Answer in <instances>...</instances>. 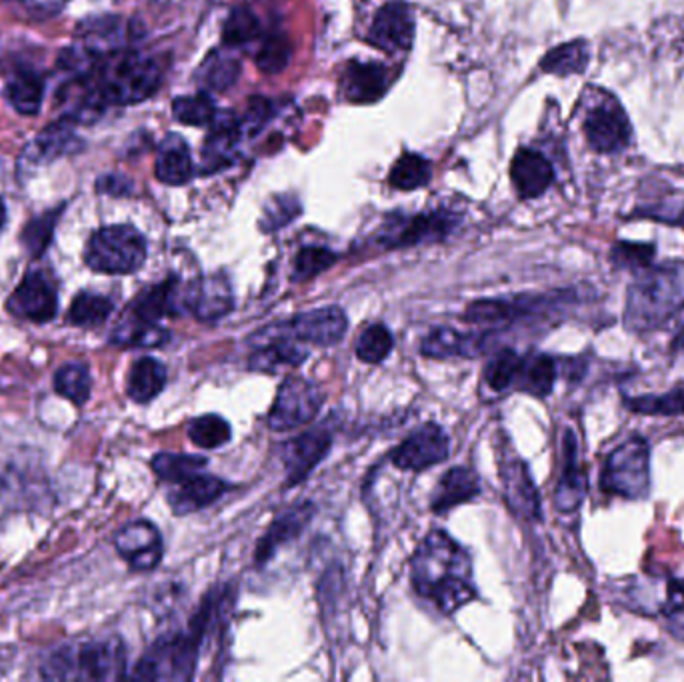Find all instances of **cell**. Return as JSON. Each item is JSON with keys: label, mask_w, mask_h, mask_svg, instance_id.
<instances>
[{"label": "cell", "mask_w": 684, "mask_h": 682, "mask_svg": "<svg viewBox=\"0 0 684 682\" xmlns=\"http://www.w3.org/2000/svg\"><path fill=\"white\" fill-rule=\"evenodd\" d=\"M411 581L414 591L443 615L477 598L470 554L446 531H433L419 544L411 559Z\"/></svg>", "instance_id": "1"}, {"label": "cell", "mask_w": 684, "mask_h": 682, "mask_svg": "<svg viewBox=\"0 0 684 682\" xmlns=\"http://www.w3.org/2000/svg\"><path fill=\"white\" fill-rule=\"evenodd\" d=\"M227 603V596L213 591L203 600V605L196 610L186 630L164 635L152 642L141 661L137 662L132 679H142V681H188L193 679L200 647L210 630V623L213 618L222 613V607Z\"/></svg>", "instance_id": "2"}, {"label": "cell", "mask_w": 684, "mask_h": 682, "mask_svg": "<svg viewBox=\"0 0 684 682\" xmlns=\"http://www.w3.org/2000/svg\"><path fill=\"white\" fill-rule=\"evenodd\" d=\"M684 306V262L647 267L630 282L622 323L630 333H651Z\"/></svg>", "instance_id": "3"}, {"label": "cell", "mask_w": 684, "mask_h": 682, "mask_svg": "<svg viewBox=\"0 0 684 682\" xmlns=\"http://www.w3.org/2000/svg\"><path fill=\"white\" fill-rule=\"evenodd\" d=\"M97 76L107 105H137L161 87V66L132 51L112 53L98 65Z\"/></svg>", "instance_id": "4"}, {"label": "cell", "mask_w": 684, "mask_h": 682, "mask_svg": "<svg viewBox=\"0 0 684 682\" xmlns=\"http://www.w3.org/2000/svg\"><path fill=\"white\" fill-rule=\"evenodd\" d=\"M46 679L117 681L127 676V650L119 639L95 640L61 649L43 667Z\"/></svg>", "instance_id": "5"}, {"label": "cell", "mask_w": 684, "mask_h": 682, "mask_svg": "<svg viewBox=\"0 0 684 682\" xmlns=\"http://www.w3.org/2000/svg\"><path fill=\"white\" fill-rule=\"evenodd\" d=\"M600 488L627 500H642L651 492V444L632 434L612 448L600 473Z\"/></svg>", "instance_id": "6"}, {"label": "cell", "mask_w": 684, "mask_h": 682, "mask_svg": "<svg viewBox=\"0 0 684 682\" xmlns=\"http://www.w3.org/2000/svg\"><path fill=\"white\" fill-rule=\"evenodd\" d=\"M578 299L580 296L575 289L544 294H519L511 299H482L468 304L463 318L470 325H511L524 318L561 313L568 304L578 303Z\"/></svg>", "instance_id": "7"}, {"label": "cell", "mask_w": 684, "mask_h": 682, "mask_svg": "<svg viewBox=\"0 0 684 682\" xmlns=\"http://www.w3.org/2000/svg\"><path fill=\"white\" fill-rule=\"evenodd\" d=\"M85 260L93 271L132 274L146 260V240L129 225L100 228L88 240Z\"/></svg>", "instance_id": "8"}, {"label": "cell", "mask_w": 684, "mask_h": 682, "mask_svg": "<svg viewBox=\"0 0 684 682\" xmlns=\"http://www.w3.org/2000/svg\"><path fill=\"white\" fill-rule=\"evenodd\" d=\"M348 331V318L340 306H323L308 313L294 314L293 318L264 326L257 335V340L272 336H289L298 343H311L316 347H335Z\"/></svg>", "instance_id": "9"}, {"label": "cell", "mask_w": 684, "mask_h": 682, "mask_svg": "<svg viewBox=\"0 0 684 682\" xmlns=\"http://www.w3.org/2000/svg\"><path fill=\"white\" fill-rule=\"evenodd\" d=\"M325 402V394L313 380L303 377H289L279 387L276 399L272 402L267 424L272 431H291L315 421Z\"/></svg>", "instance_id": "10"}, {"label": "cell", "mask_w": 684, "mask_h": 682, "mask_svg": "<svg viewBox=\"0 0 684 682\" xmlns=\"http://www.w3.org/2000/svg\"><path fill=\"white\" fill-rule=\"evenodd\" d=\"M333 446V433L325 424H318L281 444L279 456L286 473V487H296L311 477L316 466L325 461Z\"/></svg>", "instance_id": "11"}, {"label": "cell", "mask_w": 684, "mask_h": 682, "mask_svg": "<svg viewBox=\"0 0 684 682\" xmlns=\"http://www.w3.org/2000/svg\"><path fill=\"white\" fill-rule=\"evenodd\" d=\"M448 453H450V441H448L445 429L441 424L428 423L409 434L392 451L391 461L392 465L401 470L421 473L446 461Z\"/></svg>", "instance_id": "12"}, {"label": "cell", "mask_w": 684, "mask_h": 682, "mask_svg": "<svg viewBox=\"0 0 684 682\" xmlns=\"http://www.w3.org/2000/svg\"><path fill=\"white\" fill-rule=\"evenodd\" d=\"M7 308L12 316L31 321V323H48L58 311V294L55 282L43 271H29L21 284L11 294Z\"/></svg>", "instance_id": "13"}, {"label": "cell", "mask_w": 684, "mask_h": 682, "mask_svg": "<svg viewBox=\"0 0 684 682\" xmlns=\"http://www.w3.org/2000/svg\"><path fill=\"white\" fill-rule=\"evenodd\" d=\"M115 546L132 571L139 573H151L163 561V537L149 520H134L122 527L115 537Z\"/></svg>", "instance_id": "14"}, {"label": "cell", "mask_w": 684, "mask_h": 682, "mask_svg": "<svg viewBox=\"0 0 684 682\" xmlns=\"http://www.w3.org/2000/svg\"><path fill=\"white\" fill-rule=\"evenodd\" d=\"M585 134L593 149L602 154L619 152L629 144L630 122L612 97L602 98L585 120Z\"/></svg>", "instance_id": "15"}, {"label": "cell", "mask_w": 684, "mask_h": 682, "mask_svg": "<svg viewBox=\"0 0 684 682\" xmlns=\"http://www.w3.org/2000/svg\"><path fill=\"white\" fill-rule=\"evenodd\" d=\"M456 218L448 213H428L391 225L380 235V245L387 249L416 247L446 239L455 230Z\"/></svg>", "instance_id": "16"}, {"label": "cell", "mask_w": 684, "mask_h": 682, "mask_svg": "<svg viewBox=\"0 0 684 682\" xmlns=\"http://www.w3.org/2000/svg\"><path fill=\"white\" fill-rule=\"evenodd\" d=\"M315 505L308 500L296 502V505H291L289 509L281 510L257 544L254 564L264 566V564L271 563L279 549H283L284 544H289L296 537H301L306 524L315 517Z\"/></svg>", "instance_id": "17"}, {"label": "cell", "mask_w": 684, "mask_h": 682, "mask_svg": "<svg viewBox=\"0 0 684 682\" xmlns=\"http://www.w3.org/2000/svg\"><path fill=\"white\" fill-rule=\"evenodd\" d=\"M232 308L235 294L225 277L215 274L186 284V313L195 314L200 323H217Z\"/></svg>", "instance_id": "18"}, {"label": "cell", "mask_w": 684, "mask_h": 682, "mask_svg": "<svg viewBox=\"0 0 684 682\" xmlns=\"http://www.w3.org/2000/svg\"><path fill=\"white\" fill-rule=\"evenodd\" d=\"M414 19L404 2L384 4L370 26V43L384 53H402L413 46Z\"/></svg>", "instance_id": "19"}, {"label": "cell", "mask_w": 684, "mask_h": 682, "mask_svg": "<svg viewBox=\"0 0 684 682\" xmlns=\"http://www.w3.org/2000/svg\"><path fill=\"white\" fill-rule=\"evenodd\" d=\"M490 350V333H458L450 326L433 328L421 340V355L436 360L477 358Z\"/></svg>", "instance_id": "20"}, {"label": "cell", "mask_w": 684, "mask_h": 682, "mask_svg": "<svg viewBox=\"0 0 684 682\" xmlns=\"http://www.w3.org/2000/svg\"><path fill=\"white\" fill-rule=\"evenodd\" d=\"M500 480H502V492L504 500L509 505V509L524 520L543 519V509H541V497L539 490L531 477V470L526 463H522L521 458H512L500 470Z\"/></svg>", "instance_id": "21"}, {"label": "cell", "mask_w": 684, "mask_h": 682, "mask_svg": "<svg viewBox=\"0 0 684 682\" xmlns=\"http://www.w3.org/2000/svg\"><path fill=\"white\" fill-rule=\"evenodd\" d=\"M127 311L151 323H159L164 316H178L186 313V286L176 277H169L144 289Z\"/></svg>", "instance_id": "22"}, {"label": "cell", "mask_w": 684, "mask_h": 682, "mask_svg": "<svg viewBox=\"0 0 684 682\" xmlns=\"http://www.w3.org/2000/svg\"><path fill=\"white\" fill-rule=\"evenodd\" d=\"M588 480L578 463L576 434L566 429L563 433V468L554 492V507L561 512H575L587 498Z\"/></svg>", "instance_id": "23"}, {"label": "cell", "mask_w": 684, "mask_h": 682, "mask_svg": "<svg viewBox=\"0 0 684 682\" xmlns=\"http://www.w3.org/2000/svg\"><path fill=\"white\" fill-rule=\"evenodd\" d=\"M171 487L173 488L169 490L166 500L176 517H186L196 510L207 509L222 495H227L230 488L222 478L210 477L207 473L186 478L183 483H176Z\"/></svg>", "instance_id": "24"}, {"label": "cell", "mask_w": 684, "mask_h": 682, "mask_svg": "<svg viewBox=\"0 0 684 682\" xmlns=\"http://www.w3.org/2000/svg\"><path fill=\"white\" fill-rule=\"evenodd\" d=\"M553 166L541 152L522 149L511 164L512 185L522 198H536L553 183Z\"/></svg>", "instance_id": "25"}, {"label": "cell", "mask_w": 684, "mask_h": 682, "mask_svg": "<svg viewBox=\"0 0 684 682\" xmlns=\"http://www.w3.org/2000/svg\"><path fill=\"white\" fill-rule=\"evenodd\" d=\"M249 358V369L257 372H276L281 367H301L308 358V348L289 336H272L257 340Z\"/></svg>", "instance_id": "26"}, {"label": "cell", "mask_w": 684, "mask_h": 682, "mask_svg": "<svg viewBox=\"0 0 684 682\" xmlns=\"http://www.w3.org/2000/svg\"><path fill=\"white\" fill-rule=\"evenodd\" d=\"M240 141V122L232 112H220L210 122L205 147H203V163L207 171H218L220 166L235 159V152Z\"/></svg>", "instance_id": "27"}, {"label": "cell", "mask_w": 684, "mask_h": 682, "mask_svg": "<svg viewBox=\"0 0 684 682\" xmlns=\"http://www.w3.org/2000/svg\"><path fill=\"white\" fill-rule=\"evenodd\" d=\"M478 495H480V483H478L477 473L467 466H453L438 480L431 507H433V512L443 515L458 505H465L468 500L477 498Z\"/></svg>", "instance_id": "28"}, {"label": "cell", "mask_w": 684, "mask_h": 682, "mask_svg": "<svg viewBox=\"0 0 684 682\" xmlns=\"http://www.w3.org/2000/svg\"><path fill=\"white\" fill-rule=\"evenodd\" d=\"M389 88L387 71L377 63H350L343 76V93L352 102H374Z\"/></svg>", "instance_id": "29"}, {"label": "cell", "mask_w": 684, "mask_h": 682, "mask_svg": "<svg viewBox=\"0 0 684 682\" xmlns=\"http://www.w3.org/2000/svg\"><path fill=\"white\" fill-rule=\"evenodd\" d=\"M171 340V333L159 325L124 311L110 333V343L120 348H159Z\"/></svg>", "instance_id": "30"}, {"label": "cell", "mask_w": 684, "mask_h": 682, "mask_svg": "<svg viewBox=\"0 0 684 682\" xmlns=\"http://www.w3.org/2000/svg\"><path fill=\"white\" fill-rule=\"evenodd\" d=\"M166 379H169V372L161 360L142 357L131 367L129 380H127V392L132 401L146 404L163 392Z\"/></svg>", "instance_id": "31"}, {"label": "cell", "mask_w": 684, "mask_h": 682, "mask_svg": "<svg viewBox=\"0 0 684 682\" xmlns=\"http://www.w3.org/2000/svg\"><path fill=\"white\" fill-rule=\"evenodd\" d=\"M556 377H558V362L551 355L531 353L522 357L521 375L514 389L544 399L553 392Z\"/></svg>", "instance_id": "32"}, {"label": "cell", "mask_w": 684, "mask_h": 682, "mask_svg": "<svg viewBox=\"0 0 684 682\" xmlns=\"http://www.w3.org/2000/svg\"><path fill=\"white\" fill-rule=\"evenodd\" d=\"M154 173L164 185L178 186L188 183L193 178L195 166L185 142L181 139H169L164 142L156 156Z\"/></svg>", "instance_id": "33"}, {"label": "cell", "mask_w": 684, "mask_h": 682, "mask_svg": "<svg viewBox=\"0 0 684 682\" xmlns=\"http://www.w3.org/2000/svg\"><path fill=\"white\" fill-rule=\"evenodd\" d=\"M7 98L12 109L24 117H33L43 107L44 83L33 71H21L7 85Z\"/></svg>", "instance_id": "34"}, {"label": "cell", "mask_w": 684, "mask_h": 682, "mask_svg": "<svg viewBox=\"0 0 684 682\" xmlns=\"http://www.w3.org/2000/svg\"><path fill=\"white\" fill-rule=\"evenodd\" d=\"M208 458L200 455H176V453H159L152 458V470L156 477L176 485L186 478L195 477L200 473H207Z\"/></svg>", "instance_id": "35"}, {"label": "cell", "mask_w": 684, "mask_h": 682, "mask_svg": "<svg viewBox=\"0 0 684 682\" xmlns=\"http://www.w3.org/2000/svg\"><path fill=\"white\" fill-rule=\"evenodd\" d=\"M115 311L109 296L95 293H78L68 308V323L80 328L105 325Z\"/></svg>", "instance_id": "36"}, {"label": "cell", "mask_w": 684, "mask_h": 682, "mask_svg": "<svg viewBox=\"0 0 684 682\" xmlns=\"http://www.w3.org/2000/svg\"><path fill=\"white\" fill-rule=\"evenodd\" d=\"M522 357L512 348H500L485 367V382L495 392H507L517 387L521 375Z\"/></svg>", "instance_id": "37"}, {"label": "cell", "mask_w": 684, "mask_h": 682, "mask_svg": "<svg viewBox=\"0 0 684 682\" xmlns=\"http://www.w3.org/2000/svg\"><path fill=\"white\" fill-rule=\"evenodd\" d=\"M588 65V48L583 41L561 44L544 56L541 68L551 75L568 76L583 73Z\"/></svg>", "instance_id": "38"}, {"label": "cell", "mask_w": 684, "mask_h": 682, "mask_svg": "<svg viewBox=\"0 0 684 682\" xmlns=\"http://www.w3.org/2000/svg\"><path fill=\"white\" fill-rule=\"evenodd\" d=\"M55 390L70 402H75L78 407H83L90 399L93 392V379H90V370L87 365L80 362H70L56 370Z\"/></svg>", "instance_id": "39"}, {"label": "cell", "mask_w": 684, "mask_h": 682, "mask_svg": "<svg viewBox=\"0 0 684 682\" xmlns=\"http://www.w3.org/2000/svg\"><path fill=\"white\" fill-rule=\"evenodd\" d=\"M73 120L63 119L46 127L41 132V137L36 139V149L41 159H58V156H65L78 149V139H76L75 132H73Z\"/></svg>", "instance_id": "40"}, {"label": "cell", "mask_w": 684, "mask_h": 682, "mask_svg": "<svg viewBox=\"0 0 684 682\" xmlns=\"http://www.w3.org/2000/svg\"><path fill=\"white\" fill-rule=\"evenodd\" d=\"M625 404L632 412L651 414V416H684V385L669 390L664 394H647L637 399H625Z\"/></svg>", "instance_id": "41"}, {"label": "cell", "mask_w": 684, "mask_h": 682, "mask_svg": "<svg viewBox=\"0 0 684 682\" xmlns=\"http://www.w3.org/2000/svg\"><path fill=\"white\" fill-rule=\"evenodd\" d=\"M232 429L220 414H203L188 424V439L200 448H220L230 441Z\"/></svg>", "instance_id": "42"}, {"label": "cell", "mask_w": 684, "mask_h": 682, "mask_svg": "<svg viewBox=\"0 0 684 682\" xmlns=\"http://www.w3.org/2000/svg\"><path fill=\"white\" fill-rule=\"evenodd\" d=\"M428 178H431V164L414 152L402 154L389 174V183L399 191L421 188L428 183Z\"/></svg>", "instance_id": "43"}, {"label": "cell", "mask_w": 684, "mask_h": 682, "mask_svg": "<svg viewBox=\"0 0 684 682\" xmlns=\"http://www.w3.org/2000/svg\"><path fill=\"white\" fill-rule=\"evenodd\" d=\"M392 347H394V338H392L391 331L382 323H377V325L367 326L360 333L355 353L367 365H380L391 355Z\"/></svg>", "instance_id": "44"}, {"label": "cell", "mask_w": 684, "mask_h": 682, "mask_svg": "<svg viewBox=\"0 0 684 682\" xmlns=\"http://www.w3.org/2000/svg\"><path fill=\"white\" fill-rule=\"evenodd\" d=\"M173 115L174 119L188 127H208L217 117V109L207 95H191L174 100Z\"/></svg>", "instance_id": "45"}, {"label": "cell", "mask_w": 684, "mask_h": 682, "mask_svg": "<svg viewBox=\"0 0 684 682\" xmlns=\"http://www.w3.org/2000/svg\"><path fill=\"white\" fill-rule=\"evenodd\" d=\"M337 262V255L323 247H306L294 259L293 281H311Z\"/></svg>", "instance_id": "46"}, {"label": "cell", "mask_w": 684, "mask_h": 682, "mask_svg": "<svg viewBox=\"0 0 684 682\" xmlns=\"http://www.w3.org/2000/svg\"><path fill=\"white\" fill-rule=\"evenodd\" d=\"M261 33V24L257 17L249 9H235L230 12L225 29H222V41L228 46H242V44L254 41Z\"/></svg>", "instance_id": "47"}, {"label": "cell", "mask_w": 684, "mask_h": 682, "mask_svg": "<svg viewBox=\"0 0 684 682\" xmlns=\"http://www.w3.org/2000/svg\"><path fill=\"white\" fill-rule=\"evenodd\" d=\"M654 245H642V242H627L620 240L610 250V260L615 267L627 269V271H642L651 267L654 259Z\"/></svg>", "instance_id": "48"}, {"label": "cell", "mask_w": 684, "mask_h": 682, "mask_svg": "<svg viewBox=\"0 0 684 682\" xmlns=\"http://www.w3.org/2000/svg\"><path fill=\"white\" fill-rule=\"evenodd\" d=\"M239 73L240 66L237 58L218 53L208 58L205 71H203V78L210 90H227L228 87L235 85Z\"/></svg>", "instance_id": "49"}, {"label": "cell", "mask_w": 684, "mask_h": 682, "mask_svg": "<svg viewBox=\"0 0 684 682\" xmlns=\"http://www.w3.org/2000/svg\"><path fill=\"white\" fill-rule=\"evenodd\" d=\"M58 215L61 213L55 210V213H48V215H43V217L34 218L33 223H29L26 228H24L22 245H24V249L29 250L31 257H41L44 250L48 249V245L53 240Z\"/></svg>", "instance_id": "50"}, {"label": "cell", "mask_w": 684, "mask_h": 682, "mask_svg": "<svg viewBox=\"0 0 684 682\" xmlns=\"http://www.w3.org/2000/svg\"><path fill=\"white\" fill-rule=\"evenodd\" d=\"M289 61H291V44L281 34L269 36L257 56V65L264 73H279L289 65Z\"/></svg>", "instance_id": "51"}, {"label": "cell", "mask_w": 684, "mask_h": 682, "mask_svg": "<svg viewBox=\"0 0 684 682\" xmlns=\"http://www.w3.org/2000/svg\"><path fill=\"white\" fill-rule=\"evenodd\" d=\"M298 215V205L293 198H276L274 206H269L267 213H264V220H262V227L264 230H276V228H283Z\"/></svg>", "instance_id": "52"}, {"label": "cell", "mask_w": 684, "mask_h": 682, "mask_svg": "<svg viewBox=\"0 0 684 682\" xmlns=\"http://www.w3.org/2000/svg\"><path fill=\"white\" fill-rule=\"evenodd\" d=\"M661 613H663L666 618L684 613V581H681V578H671V581H669V586H666V603H663Z\"/></svg>", "instance_id": "53"}, {"label": "cell", "mask_w": 684, "mask_h": 682, "mask_svg": "<svg viewBox=\"0 0 684 682\" xmlns=\"http://www.w3.org/2000/svg\"><path fill=\"white\" fill-rule=\"evenodd\" d=\"M269 102L267 100H257L252 102V107L249 110V117H247V127L250 132H257L264 125V120L269 119Z\"/></svg>", "instance_id": "54"}, {"label": "cell", "mask_w": 684, "mask_h": 682, "mask_svg": "<svg viewBox=\"0 0 684 682\" xmlns=\"http://www.w3.org/2000/svg\"><path fill=\"white\" fill-rule=\"evenodd\" d=\"M669 628H671L674 639L684 640V613L671 617V625H669Z\"/></svg>", "instance_id": "55"}, {"label": "cell", "mask_w": 684, "mask_h": 682, "mask_svg": "<svg viewBox=\"0 0 684 682\" xmlns=\"http://www.w3.org/2000/svg\"><path fill=\"white\" fill-rule=\"evenodd\" d=\"M673 347L674 350H678V348H684V323L683 325H681V328H678V333H676V336H674Z\"/></svg>", "instance_id": "56"}, {"label": "cell", "mask_w": 684, "mask_h": 682, "mask_svg": "<svg viewBox=\"0 0 684 682\" xmlns=\"http://www.w3.org/2000/svg\"><path fill=\"white\" fill-rule=\"evenodd\" d=\"M4 223H7V206L0 201V230L4 227Z\"/></svg>", "instance_id": "57"}, {"label": "cell", "mask_w": 684, "mask_h": 682, "mask_svg": "<svg viewBox=\"0 0 684 682\" xmlns=\"http://www.w3.org/2000/svg\"><path fill=\"white\" fill-rule=\"evenodd\" d=\"M31 2H33V4H39L36 0H26V4H31ZM46 2H56V0H46ZM43 4H44V0H43Z\"/></svg>", "instance_id": "58"}]
</instances>
